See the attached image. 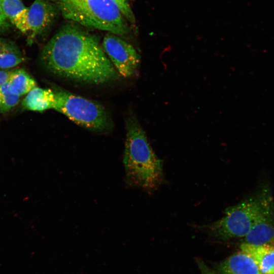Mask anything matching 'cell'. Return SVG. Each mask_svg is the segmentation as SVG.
<instances>
[{"label": "cell", "mask_w": 274, "mask_h": 274, "mask_svg": "<svg viewBox=\"0 0 274 274\" xmlns=\"http://www.w3.org/2000/svg\"><path fill=\"white\" fill-rule=\"evenodd\" d=\"M129 23L134 26L135 18L128 0H114Z\"/></svg>", "instance_id": "cell-16"}, {"label": "cell", "mask_w": 274, "mask_h": 274, "mask_svg": "<svg viewBox=\"0 0 274 274\" xmlns=\"http://www.w3.org/2000/svg\"><path fill=\"white\" fill-rule=\"evenodd\" d=\"M24 60V56L14 42L0 37V68H10Z\"/></svg>", "instance_id": "cell-13"}, {"label": "cell", "mask_w": 274, "mask_h": 274, "mask_svg": "<svg viewBox=\"0 0 274 274\" xmlns=\"http://www.w3.org/2000/svg\"><path fill=\"white\" fill-rule=\"evenodd\" d=\"M245 243L274 247V215L258 221L245 236Z\"/></svg>", "instance_id": "cell-10"}, {"label": "cell", "mask_w": 274, "mask_h": 274, "mask_svg": "<svg viewBox=\"0 0 274 274\" xmlns=\"http://www.w3.org/2000/svg\"><path fill=\"white\" fill-rule=\"evenodd\" d=\"M11 24L0 6V33L8 31L11 27Z\"/></svg>", "instance_id": "cell-17"}, {"label": "cell", "mask_w": 274, "mask_h": 274, "mask_svg": "<svg viewBox=\"0 0 274 274\" xmlns=\"http://www.w3.org/2000/svg\"><path fill=\"white\" fill-rule=\"evenodd\" d=\"M53 109L90 130L105 132L112 127L109 114L101 105L66 90L56 88Z\"/></svg>", "instance_id": "cell-5"}, {"label": "cell", "mask_w": 274, "mask_h": 274, "mask_svg": "<svg viewBox=\"0 0 274 274\" xmlns=\"http://www.w3.org/2000/svg\"><path fill=\"white\" fill-rule=\"evenodd\" d=\"M196 262L201 274H217L210 268L202 260H197Z\"/></svg>", "instance_id": "cell-18"}, {"label": "cell", "mask_w": 274, "mask_h": 274, "mask_svg": "<svg viewBox=\"0 0 274 274\" xmlns=\"http://www.w3.org/2000/svg\"><path fill=\"white\" fill-rule=\"evenodd\" d=\"M59 10L52 0H35L28 8L27 43L30 45L46 33L55 21Z\"/></svg>", "instance_id": "cell-7"}, {"label": "cell", "mask_w": 274, "mask_h": 274, "mask_svg": "<svg viewBox=\"0 0 274 274\" xmlns=\"http://www.w3.org/2000/svg\"><path fill=\"white\" fill-rule=\"evenodd\" d=\"M219 271L220 274H261L254 260L242 251L221 262Z\"/></svg>", "instance_id": "cell-8"}, {"label": "cell", "mask_w": 274, "mask_h": 274, "mask_svg": "<svg viewBox=\"0 0 274 274\" xmlns=\"http://www.w3.org/2000/svg\"><path fill=\"white\" fill-rule=\"evenodd\" d=\"M55 101L54 90L36 87L27 93L22 106L24 109L41 112L53 109Z\"/></svg>", "instance_id": "cell-12"}, {"label": "cell", "mask_w": 274, "mask_h": 274, "mask_svg": "<svg viewBox=\"0 0 274 274\" xmlns=\"http://www.w3.org/2000/svg\"><path fill=\"white\" fill-rule=\"evenodd\" d=\"M273 215L271 199L263 194L227 208L222 218L210 225L209 231L212 235L223 240L243 237L258 221Z\"/></svg>", "instance_id": "cell-4"}, {"label": "cell", "mask_w": 274, "mask_h": 274, "mask_svg": "<svg viewBox=\"0 0 274 274\" xmlns=\"http://www.w3.org/2000/svg\"><path fill=\"white\" fill-rule=\"evenodd\" d=\"M42 64L54 75L99 85L119 77L97 38L73 24L62 27L43 48Z\"/></svg>", "instance_id": "cell-1"}, {"label": "cell", "mask_w": 274, "mask_h": 274, "mask_svg": "<svg viewBox=\"0 0 274 274\" xmlns=\"http://www.w3.org/2000/svg\"><path fill=\"white\" fill-rule=\"evenodd\" d=\"M20 95L7 81L0 87V113L8 112L19 102Z\"/></svg>", "instance_id": "cell-15"}, {"label": "cell", "mask_w": 274, "mask_h": 274, "mask_svg": "<svg viewBox=\"0 0 274 274\" xmlns=\"http://www.w3.org/2000/svg\"><path fill=\"white\" fill-rule=\"evenodd\" d=\"M123 163L126 183L131 187L152 191L162 181V164L154 153L146 133L132 115L126 122Z\"/></svg>", "instance_id": "cell-2"}, {"label": "cell", "mask_w": 274, "mask_h": 274, "mask_svg": "<svg viewBox=\"0 0 274 274\" xmlns=\"http://www.w3.org/2000/svg\"><path fill=\"white\" fill-rule=\"evenodd\" d=\"M62 16L85 27L119 36L130 32L129 23L114 0H52Z\"/></svg>", "instance_id": "cell-3"}, {"label": "cell", "mask_w": 274, "mask_h": 274, "mask_svg": "<svg viewBox=\"0 0 274 274\" xmlns=\"http://www.w3.org/2000/svg\"><path fill=\"white\" fill-rule=\"evenodd\" d=\"M0 6L11 24L21 32L27 34L28 8L21 0H0Z\"/></svg>", "instance_id": "cell-11"}, {"label": "cell", "mask_w": 274, "mask_h": 274, "mask_svg": "<svg viewBox=\"0 0 274 274\" xmlns=\"http://www.w3.org/2000/svg\"><path fill=\"white\" fill-rule=\"evenodd\" d=\"M120 36L109 32L104 38L102 48L117 72L129 77L136 71L141 57L135 48Z\"/></svg>", "instance_id": "cell-6"}, {"label": "cell", "mask_w": 274, "mask_h": 274, "mask_svg": "<svg viewBox=\"0 0 274 274\" xmlns=\"http://www.w3.org/2000/svg\"><path fill=\"white\" fill-rule=\"evenodd\" d=\"M7 81L20 96L37 87L35 79L22 69L11 71Z\"/></svg>", "instance_id": "cell-14"}, {"label": "cell", "mask_w": 274, "mask_h": 274, "mask_svg": "<svg viewBox=\"0 0 274 274\" xmlns=\"http://www.w3.org/2000/svg\"><path fill=\"white\" fill-rule=\"evenodd\" d=\"M241 250L254 260L261 274H274L273 247L244 243L241 245Z\"/></svg>", "instance_id": "cell-9"}, {"label": "cell", "mask_w": 274, "mask_h": 274, "mask_svg": "<svg viewBox=\"0 0 274 274\" xmlns=\"http://www.w3.org/2000/svg\"><path fill=\"white\" fill-rule=\"evenodd\" d=\"M11 71L0 69V87L8 81Z\"/></svg>", "instance_id": "cell-19"}]
</instances>
